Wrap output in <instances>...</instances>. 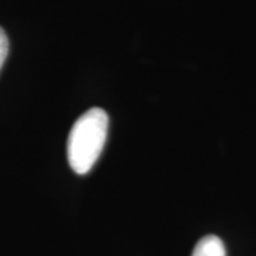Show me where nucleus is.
<instances>
[{
  "label": "nucleus",
  "instance_id": "nucleus-2",
  "mask_svg": "<svg viewBox=\"0 0 256 256\" xmlns=\"http://www.w3.org/2000/svg\"><path fill=\"white\" fill-rule=\"evenodd\" d=\"M192 256H226V249L222 239L208 235L198 240L192 250Z\"/></svg>",
  "mask_w": 256,
  "mask_h": 256
},
{
  "label": "nucleus",
  "instance_id": "nucleus-3",
  "mask_svg": "<svg viewBox=\"0 0 256 256\" xmlns=\"http://www.w3.org/2000/svg\"><path fill=\"white\" fill-rule=\"evenodd\" d=\"M8 53H9V40H8L4 30L0 28V70L6 62Z\"/></svg>",
  "mask_w": 256,
  "mask_h": 256
},
{
  "label": "nucleus",
  "instance_id": "nucleus-1",
  "mask_svg": "<svg viewBox=\"0 0 256 256\" xmlns=\"http://www.w3.org/2000/svg\"><path fill=\"white\" fill-rule=\"evenodd\" d=\"M108 132V116L101 108H90L72 127L67 140V158L76 174L90 172L100 158Z\"/></svg>",
  "mask_w": 256,
  "mask_h": 256
}]
</instances>
